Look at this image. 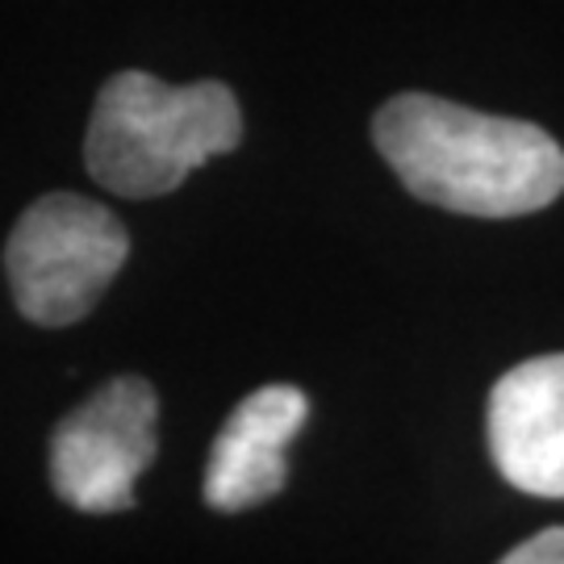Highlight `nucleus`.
<instances>
[{
	"mask_svg": "<svg viewBox=\"0 0 564 564\" xmlns=\"http://www.w3.org/2000/svg\"><path fill=\"white\" fill-rule=\"evenodd\" d=\"M372 139L426 205L468 218H519L564 193V147L531 121L405 93L381 105Z\"/></svg>",
	"mask_w": 564,
	"mask_h": 564,
	"instance_id": "1",
	"label": "nucleus"
},
{
	"mask_svg": "<svg viewBox=\"0 0 564 564\" xmlns=\"http://www.w3.org/2000/svg\"><path fill=\"white\" fill-rule=\"evenodd\" d=\"M239 139L242 113L226 84L176 88L147 72H118L97 97L84 163L109 193L147 202L181 188L205 160L230 155Z\"/></svg>",
	"mask_w": 564,
	"mask_h": 564,
	"instance_id": "2",
	"label": "nucleus"
},
{
	"mask_svg": "<svg viewBox=\"0 0 564 564\" xmlns=\"http://www.w3.org/2000/svg\"><path fill=\"white\" fill-rule=\"evenodd\" d=\"M130 256L126 226L105 205L51 193L18 218L4 272L18 310L39 326L80 323Z\"/></svg>",
	"mask_w": 564,
	"mask_h": 564,
	"instance_id": "3",
	"label": "nucleus"
},
{
	"mask_svg": "<svg viewBox=\"0 0 564 564\" xmlns=\"http://www.w3.org/2000/svg\"><path fill=\"white\" fill-rule=\"evenodd\" d=\"M160 398L142 377H118L72 410L51 440V481L84 514L134 506V481L155 460Z\"/></svg>",
	"mask_w": 564,
	"mask_h": 564,
	"instance_id": "4",
	"label": "nucleus"
},
{
	"mask_svg": "<svg viewBox=\"0 0 564 564\" xmlns=\"http://www.w3.org/2000/svg\"><path fill=\"white\" fill-rule=\"evenodd\" d=\"M489 452L514 489L564 498V351L519 364L494 384Z\"/></svg>",
	"mask_w": 564,
	"mask_h": 564,
	"instance_id": "5",
	"label": "nucleus"
},
{
	"mask_svg": "<svg viewBox=\"0 0 564 564\" xmlns=\"http://www.w3.org/2000/svg\"><path fill=\"white\" fill-rule=\"evenodd\" d=\"M305 414H310V402L293 384H268L242 398L209 452L205 502L235 514L276 498L289 477L284 447L305 426Z\"/></svg>",
	"mask_w": 564,
	"mask_h": 564,
	"instance_id": "6",
	"label": "nucleus"
},
{
	"mask_svg": "<svg viewBox=\"0 0 564 564\" xmlns=\"http://www.w3.org/2000/svg\"><path fill=\"white\" fill-rule=\"evenodd\" d=\"M506 564H564V527L540 531L535 540L506 552Z\"/></svg>",
	"mask_w": 564,
	"mask_h": 564,
	"instance_id": "7",
	"label": "nucleus"
}]
</instances>
